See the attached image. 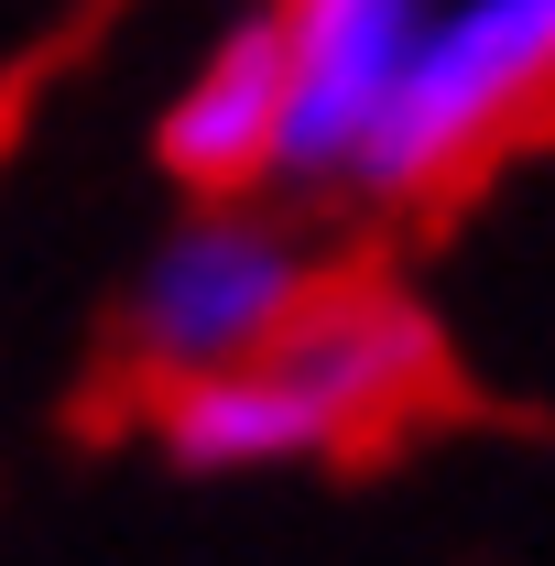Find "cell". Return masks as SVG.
Returning <instances> with one entry per match:
<instances>
[{"label":"cell","instance_id":"5b68a950","mask_svg":"<svg viewBox=\"0 0 555 566\" xmlns=\"http://www.w3.org/2000/svg\"><path fill=\"white\" fill-rule=\"evenodd\" d=\"M153 153L186 197H262L283 153V33L273 11H240L218 22V44L175 76L164 120H153Z\"/></svg>","mask_w":555,"mask_h":566},{"label":"cell","instance_id":"7a4b0ae2","mask_svg":"<svg viewBox=\"0 0 555 566\" xmlns=\"http://www.w3.org/2000/svg\"><path fill=\"white\" fill-rule=\"evenodd\" d=\"M555 120V0H436L338 208H425Z\"/></svg>","mask_w":555,"mask_h":566},{"label":"cell","instance_id":"277c9868","mask_svg":"<svg viewBox=\"0 0 555 566\" xmlns=\"http://www.w3.org/2000/svg\"><path fill=\"white\" fill-rule=\"evenodd\" d=\"M436 0H273L283 33V153L273 186L338 208L359 175V142L392 109V87L415 66V33Z\"/></svg>","mask_w":555,"mask_h":566},{"label":"cell","instance_id":"3957f363","mask_svg":"<svg viewBox=\"0 0 555 566\" xmlns=\"http://www.w3.org/2000/svg\"><path fill=\"white\" fill-rule=\"evenodd\" d=\"M316 283H327V251H316V229L294 208H273V197H197L142 251L132 294H121V359L153 392L240 370L316 305Z\"/></svg>","mask_w":555,"mask_h":566},{"label":"cell","instance_id":"6da1fadb","mask_svg":"<svg viewBox=\"0 0 555 566\" xmlns=\"http://www.w3.org/2000/svg\"><path fill=\"white\" fill-rule=\"evenodd\" d=\"M436 370H447L436 316L404 283L327 273L316 305L262 359L175 381L153 403V436H164V458L186 480H273V469H316V458H348V447L392 436L436 392Z\"/></svg>","mask_w":555,"mask_h":566}]
</instances>
